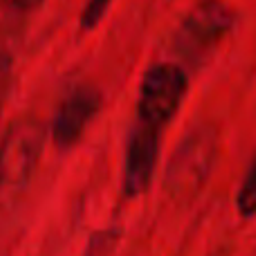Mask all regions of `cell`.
<instances>
[{
  "label": "cell",
  "mask_w": 256,
  "mask_h": 256,
  "mask_svg": "<svg viewBox=\"0 0 256 256\" xmlns=\"http://www.w3.org/2000/svg\"><path fill=\"white\" fill-rule=\"evenodd\" d=\"M160 142L162 130L137 122L128 135L126 144V162H124V194L128 198L144 194L153 180L155 166H158Z\"/></svg>",
  "instance_id": "cell-5"
},
{
  "label": "cell",
  "mask_w": 256,
  "mask_h": 256,
  "mask_svg": "<svg viewBox=\"0 0 256 256\" xmlns=\"http://www.w3.org/2000/svg\"><path fill=\"white\" fill-rule=\"evenodd\" d=\"M40 128L32 122L16 126L4 137L0 144V202L12 200L32 180L40 155Z\"/></svg>",
  "instance_id": "cell-3"
},
{
  "label": "cell",
  "mask_w": 256,
  "mask_h": 256,
  "mask_svg": "<svg viewBox=\"0 0 256 256\" xmlns=\"http://www.w3.org/2000/svg\"><path fill=\"white\" fill-rule=\"evenodd\" d=\"M186 88V72L176 63H158L148 68L137 94V122L162 130L180 110Z\"/></svg>",
  "instance_id": "cell-1"
},
{
  "label": "cell",
  "mask_w": 256,
  "mask_h": 256,
  "mask_svg": "<svg viewBox=\"0 0 256 256\" xmlns=\"http://www.w3.org/2000/svg\"><path fill=\"white\" fill-rule=\"evenodd\" d=\"M43 2L45 0H0V7L16 16H27V14L36 12Z\"/></svg>",
  "instance_id": "cell-9"
},
{
  "label": "cell",
  "mask_w": 256,
  "mask_h": 256,
  "mask_svg": "<svg viewBox=\"0 0 256 256\" xmlns=\"http://www.w3.org/2000/svg\"><path fill=\"white\" fill-rule=\"evenodd\" d=\"M102 110V94L92 86H79L66 97L56 110L52 124V135L61 148H68L81 140L84 130Z\"/></svg>",
  "instance_id": "cell-6"
},
{
  "label": "cell",
  "mask_w": 256,
  "mask_h": 256,
  "mask_svg": "<svg viewBox=\"0 0 256 256\" xmlns=\"http://www.w3.org/2000/svg\"><path fill=\"white\" fill-rule=\"evenodd\" d=\"M214 150H216V140L204 128H198L184 137V142L176 148L166 173V186L171 194L184 196L198 191L212 168Z\"/></svg>",
  "instance_id": "cell-4"
},
{
  "label": "cell",
  "mask_w": 256,
  "mask_h": 256,
  "mask_svg": "<svg viewBox=\"0 0 256 256\" xmlns=\"http://www.w3.org/2000/svg\"><path fill=\"white\" fill-rule=\"evenodd\" d=\"M110 2H112V0H88V2H86V7H84V12H81V20H79L81 32L94 30V27L104 20V16H106Z\"/></svg>",
  "instance_id": "cell-8"
},
{
  "label": "cell",
  "mask_w": 256,
  "mask_h": 256,
  "mask_svg": "<svg viewBox=\"0 0 256 256\" xmlns=\"http://www.w3.org/2000/svg\"><path fill=\"white\" fill-rule=\"evenodd\" d=\"M234 25V12L220 0H202L191 9L176 36V48L184 58L200 61L218 48Z\"/></svg>",
  "instance_id": "cell-2"
},
{
  "label": "cell",
  "mask_w": 256,
  "mask_h": 256,
  "mask_svg": "<svg viewBox=\"0 0 256 256\" xmlns=\"http://www.w3.org/2000/svg\"><path fill=\"white\" fill-rule=\"evenodd\" d=\"M238 212L245 218L254 216L256 214V158L250 166V171L245 173V180L240 184L238 191Z\"/></svg>",
  "instance_id": "cell-7"
}]
</instances>
